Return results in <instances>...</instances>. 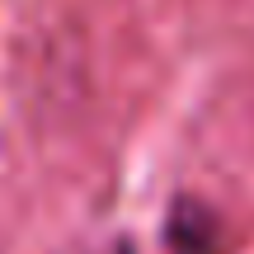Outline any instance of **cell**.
Wrapping results in <instances>:
<instances>
[{"instance_id": "cell-1", "label": "cell", "mask_w": 254, "mask_h": 254, "mask_svg": "<svg viewBox=\"0 0 254 254\" xmlns=\"http://www.w3.org/2000/svg\"><path fill=\"white\" fill-rule=\"evenodd\" d=\"M170 254H217V221L198 202H179L170 217Z\"/></svg>"}]
</instances>
